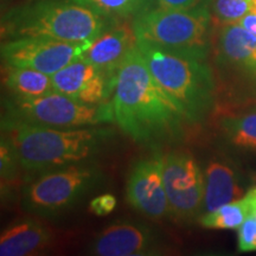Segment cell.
Returning <instances> with one entry per match:
<instances>
[{
  "label": "cell",
  "instance_id": "1",
  "mask_svg": "<svg viewBox=\"0 0 256 256\" xmlns=\"http://www.w3.org/2000/svg\"><path fill=\"white\" fill-rule=\"evenodd\" d=\"M110 104L114 121L136 142L176 140L188 122L156 82L138 46L119 66Z\"/></svg>",
  "mask_w": 256,
  "mask_h": 256
},
{
  "label": "cell",
  "instance_id": "2",
  "mask_svg": "<svg viewBox=\"0 0 256 256\" xmlns=\"http://www.w3.org/2000/svg\"><path fill=\"white\" fill-rule=\"evenodd\" d=\"M2 132L20 168L34 174L87 162L114 134L101 126L54 128L4 119Z\"/></svg>",
  "mask_w": 256,
  "mask_h": 256
},
{
  "label": "cell",
  "instance_id": "3",
  "mask_svg": "<svg viewBox=\"0 0 256 256\" xmlns=\"http://www.w3.org/2000/svg\"><path fill=\"white\" fill-rule=\"evenodd\" d=\"M138 48L159 87L188 124L203 121L216 102V82L208 57L180 54L138 40Z\"/></svg>",
  "mask_w": 256,
  "mask_h": 256
},
{
  "label": "cell",
  "instance_id": "4",
  "mask_svg": "<svg viewBox=\"0 0 256 256\" xmlns=\"http://www.w3.org/2000/svg\"><path fill=\"white\" fill-rule=\"evenodd\" d=\"M114 22L72 0H34L2 14V34L5 40L49 37L83 43L94 40Z\"/></svg>",
  "mask_w": 256,
  "mask_h": 256
},
{
  "label": "cell",
  "instance_id": "5",
  "mask_svg": "<svg viewBox=\"0 0 256 256\" xmlns=\"http://www.w3.org/2000/svg\"><path fill=\"white\" fill-rule=\"evenodd\" d=\"M138 40L176 52L208 57L212 20L208 6L190 11L151 8L133 18Z\"/></svg>",
  "mask_w": 256,
  "mask_h": 256
},
{
  "label": "cell",
  "instance_id": "6",
  "mask_svg": "<svg viewBox=\"0 0 256 256\" xmlns=\"http://www.w3.org/2000/svg\"><path fill=\"white\" fill-rule=\"evenodd\" d=\"M104 174L89 162L38 172L22 190V206L40 217H55L66 212L101 183Z\"/></svg>",
  "mask_w": 256,
  "mask_h": 256
},
{
  "label": "cell",
  "instance_id": "7",
  "mask_svg": "<svg viewBox=\"0 0 256 256\" xmlns=\"http://www.w3.org/2000/svg\"><path fill=\"white\" fill-rule=\"evenodd\" d=\"M2 119L54 128L100 126L114 121L110 102L87 104L52 92L36 98L11 96L4 101Z\"/></svg>",
  "mask_w": 256,
  "mask_h": 256
},
{
  "label": "cell",
  "instance_id": "8",
  "mask_svg": "<svg viewBox=\"0 0 256 256\" xmlns=\"http://www.w3.org/2000/svg\"><path fill=\"white\" fill-rule=\"evenodd\" d=\"M164 184L170 212L183 222H191L203 214L204 174L194 156L174 151L162 156Z\"/></svg>",
  "mask_w": 256,
  "mask_h": 256
},
{
  "label": "cell",
  "instance_id": "9",
  "mask_svg": "<svg viewBox=\"0 0 256 256\" xmlns=\"http://www.w3.org/2000/svg\"><path fill=\"white\" fill-rule=\"evenodd\" d=\"M90 43H72L49 37L6 40L2 43V60L5 66L34 69L54 75L82 56Z\"/></svg>",
  "mask_w": 256,
  "mask_h": 256
},
{
  "label": "cell",
  "instance_id": "10",
  "mask_svg": "<svg viewBox=\"0 0 256 256\" xmlns=\"http://www.w3.org/2000/svg\"><path fill=\"white\" fill-rule=\"evenodd\" d=\"M162 250L164 243L156 230L142 223L116 220L96 236L88 252L98 256H150Z\"/></svg>",
  "mask_w": 256,
  "mask_h": 256
},
{
  "label": "cell",
  "instance_id": "11",
  "mask_svg": "<svg viewBox=\"0 0 256 256\" xmlns=\"http://www.w3.org/2000/svg\"><path fill=\"white\" fill-rule=\"evenodd\" d=\"M126 198L130 206L151 218L171 215L164 184V164L159 154L139 160L127 180Z\"/></svg>",
  "mask_w": 256,
  "mask_h": 256
},
{
  "label": "cell",
  "instance_id": "12",
  "mask_svg": "<svg viewBox=\"0 0 256 256\" xmlns=\"http://www.w3.org/2000/svg\"><path fill=\"white\" fill-rule=\"evenodd\" d=\"M51 78L56 92L87 104L108 102L116 81L81 56L51 75Z\"/></svg>",
  "mask_w": 256,
  "mask_h": 256
},
{
  "label": "cell",
  "instance_id": "13",
  "mask_svg": "<svg viewBox=\"0 0 256 256\" xmlns=\"http://www.w3.org/2000/svg\"><path fill=\"white\" fill-rule=\"evenodd\" d=\"M136 46L138 38L133 24L115 20L92 42L81 57L107 76L116 80L121 63Z\"/></svg>",
  "mask_w": 256,
  "mask_h": 256
},
{
  "label": "cell",
  "instance_id": "14",
  "mask_svg": "<svg viewBox=\"0 0 256 256\" xmlns=\"http://www.w3.org/2000/svg\"><path fill=\"white\" fill-rule=\"evenodd\" d=\"M217 63L236 70L256 86V36L238 24L220 28L217 36Z\"/></svg>",
  "mask_w": 256,
  "mask_h": 256
},
{
  "label": "cell",
  "instance_id": "15",
  "mask_svg": "<svg viewBox=\"0 0 256 256\" xmlns=\"http://www.w3.org/2000/svg\"><path fill=\"white\" fill-rule=\"evenodd\" d=\"M203 214L241 200L244 196L242 177L238 170L226 159H212L204 170Z\"/></svg>",
  "mask_w": 256,
  "mask_h": 256
},
{
  "label": "cell",
  "instance_id": "16",
  "mask_svg": "<svg viewBox=\"0 0 256 256\" xmlns=\"http://www.w3.org/2000/svg\"><path fill=\"white\" fill-rule=\"evenodd\" d=\"M51 241V232L43 223L31 217H25L2 230L0 236V255H36L46 250Z\"/></svg>",
  "mask_w": 256,
  "mask_h": 256
},
{
  "label": "cell",
  "instance_id": "17",
  "mask_svg": "<svg viewBox=\"0 0 256 256\" xmlns=\"http://www.w3.org/2000/svg\"><path fill=\"white\" fill-rule=\"evenodd\" d=\"M2 81L12 94L22 98H36L56 92L51 75L34 69L6 66Z\"/></svg>",
  "mask_w": 256,
  "mask_h": 256
},
{
  "label": "cell",
  "instance_id": "18",
  "mask_svg": "<svg viewBox=\"0 0 256 256\" xmlns=\"http://www.w3.org/2000/svg\"><path fill=\"white\" fill-rule=\"evenodd\" d=\"M224 139L242 151L256 152V110L222 118L220 122Z\"/></svg>",
  "mask_w": 256,
  "mask_h": 256
},
{
  "label": "cell",
  "instance_id": "19",
  "mask_svg": "<svg viewBox=\"0 0 256 256\" xmlns=\"http://www.w3.org/2000/svg\"><path fill=\"white\" fill-rule=\"evenodd\" d=\"M114 20H126L151 8L154 0H72Z\"/></svg>",
  "mask_w": 256,
  "mask_h": 256
},
{
  "label": "cell",
  "instance_id": "20",
  "mask_svg": "<svg viewBox=\"0 0 256 256\" xmlns=\"http://www.w3.org/2000/svg\"><path fill=\"white\" fill-rule=\"evenodd\" d=\"M250 212L247 198L230 202L200 217L202 226L208 229H238Z\"/></svg>",
  "mask_w": 256,
  "mask_h": 256
},
{
  "label": "cell",
  "instance_id": "21",
  "mask_svg": "<svg viewBox=\"0 0 256 256\" xmlns=\"http://www.w3.org/2000/svg\"><path fill=\"white\" fill-rule=\"evenodd\" d=\"M252 0H209V8L212 24H238L246 14L250 12Z\"/></svg>",
  "mask_w": 256,
  "mask_h": 256
},
{
  "label": "cell",
  "instance_id": "22",
  "mask_svg": "<svg viewBox=\"0 0 256 256\" xmlns=\"http://www.w3.org/2000/svg\"><path fill=\"white\" fill-rule=\"evenodd\" d=\"M19 162L11 145L2 136L0 142V171H2V185L14 182L17 174Z\"/></svg>",
  "mask_w": 256,
  "mask_h": 256
},
{
  "label": "cell",
  "instance_id": "23",
  "mask_svg": "<svg viewBox=\"0 0 256 256\" xmlns=\"http://www.w3.org/2000/svg\"><path fill=\"white\" fill-rule=\"evenodd\" d=\"M238 238L240 252H256V220L252 214H249L238 229Z\"/></svg>",
  "mask_w": 256,
  "mask_h": 256
},
{
  "label": "cell",
  "instance_id": "24",
  "mask_svg": "<svg viewBox=\"0 0 256 256\" xmlns=\"http://www.w3.org/2000/svg\"><path fill=\"white\" fill-rule=\"evenodd\" d=\"M158 6L170 10H179V11H190L200 8H206L209 0H156Z\"/></svg>",
  "mask_w": 256,
  "mask_h": 256
},
{
  "label": "cell",
  "instance_id": "25",
  "mask_svg": "<svg viewBox=\"0 0 256 256\" xmlns=\"http://www.w3.org/2000/svg\"><path fill=\"white\" fill-rule=\"evenodd\" d=\"M116 206V198L110 194H104L94 198L90 202V210L98 216H106L110 214Z\"/></svg>",
  "mask_w": 256,
  "mask_h": 256
},
{
  "label": "cell",
  "instance_id": "26",
  "mask_svg": "<svg viewBox=\"0 0 256 256\" xmlns=\"http://www.w3.org/2000/svg\"><path fill=\"white\" fill-rule=\"evenodd\" d=\"M238 24L256 36V14L249 12L238 22Z\"/></svg>",
  "mask_w": 256,
  "mask_h": 256
},
{
  "label": "cell",
  "instance_id": "27",
  "mask_svg": "<svg viewBox=\"0 0 256 256\" xmlns=\"http://www.w3.org/2000/svg\"><path fill=\"white\" fill-rule=\"evenodd\" d=\"M244 197L247 198L249 203V210H250V212L249 214H252L256 220V186L252 188L250 190L244 194Z\"/></svg>",
  "mask_w": 256,
  "mask_h": 256
},
{
  "label": "cell",
  "instance_id": "28",
  "mask_svg": "<svg viewBox=\"0 0 256 256\" xmlns=\"http://www.w3.org/2000/svg\"><path fill=\"white\" fill-rule=\"evenodd\" d=\"M250 12H252V14H256V0H252Z\"/></svg>",
  "mask_w": 256,
  "mask_h": 256
},
{
  "label": "cell",
  "instance_id": "29",
  "mask_svg": "<svg viewBox=\"0 0 256 256\" xmlns=\"http://www.w3.org/2000/svg\"><path fill=\"white\" fill-rule=\"evenodd\" d=\"M252 110H256V100L252 102Z\"/></svg>",
  "mask_w": 256,
  "mask_h": 256
}]
</instances>
